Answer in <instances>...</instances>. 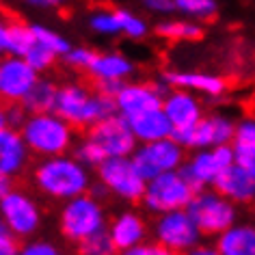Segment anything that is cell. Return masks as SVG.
Returning a JSON list of instances; mask_svg holds the SVG:
<instances>
[{"mask_svg":"<svg viewBox=\"0 0 255 255\" xmlns=\"http://www.w3.org/2000/svg\"><path fill=\"white\" fill-rule=\"evenodd\" d=\"M30 180L39 195L63 203L91 190L93 169L82 164L74 154L46 156L33 164Z\"/></svg>","mask_w":255,"mask_h":255,"instance_id":"cell-1","label":"cell"},{"mask_svg":"<svg viewBox=\"0 0 255 255\" xmlns=\"http://www.w3.org/2000/svg\"><path fill=\"white\" fill-rule=\"evenodd\" d=\"M54 111L76 130H87L102 119L117 115V102L98 89H89L82 82H63L59 85Z\"/></svg>","mask_w":255,"mask_h":255,"instance_id":"cell-2","label":"cell"},{"mask_svg":"<svg viewBox=\"0 0 255 255\" xmlns=\"http://www.w3.org/2000/svg\"><path fill=\"white\" fill-rule=\"evenodd\" d=\"M30 154L37 158L72 154L76 141V128L65 121L56 111L30 113L20 128Z\"/></svg>","mask_w":255,"mask_h":255,"instance_id":"cell-3","label":"cell"},{"mask_svg":"<svg viewBox=\"0 0 255 255\" xmlns=\"http://www.w3.org/2000/svg\"><path fill=\"white\" fill-rule=\"evenodd\" d=\"M56 223L63 238L72 245H78L89 236L104 232L108 227V212L102 199L91 193H82L61 203Z\"/></svg>","mask_w":255,"mask_h":255,"instance_id":"cell-4","label":"cell"},{"mask_svg":"<svg viewBox=\"0 0 255 255\" xmlns=\"http://www.w3.org/2000/svg\"><path fill=\"white\" fill-rule=\"evenodd\" d=\"M186 210L203 234V238H216L221 232H225L229 225L238 221V206L229 201L225 195H221L214 186L195 190Z\"/></svg>","mask_w":255,"mask_h":255,"instance_id":"cell-5","label":"cell"},{"mask_svg":"<svg viewBox=\"0 0 255 255\" xmlns=\"http://www.w3.org/2000/svg\"><path fill=\"white\" fill-rule=\"evenodd\" d=\"M95 180L102 182L108 190V195L124 203H141L147 180L136 169L132 156H115L106 158L104 162L95 169Z\"/></svg>","mask_w":255,"mask_h":255,"instance_id":"cell-6","label":"cell"},{"mask_svg":"<svg viewBox=\"0 0 255 255\" xmlns=\"http://www.w3.org/2000/svg\"><path fill=\"white\" fill-rule=\"evenodd\" d=\"M195 195V188L182 175V171H164V173L147 180L141 206L147 214L158 216L171 210L186 208Z\"/></svg>","mask_w":255,"mask_h":255,"instance_id":"cell-7","label":"cell"},{"mask_svg":"<svg viewBox=\"0 0 255 255\" xmlns=\"http://www.w3.org/2000/svg\"><path fill=\"white\" fill-rule=\"evenodd\" d=\"M236 162L234 145H216V147L193 149V154L186 156V160L180 167L182 175L190 182L195 190L214 186V182L221 177L225 169Z\"/></svg>","mask_w":255,"mask_h":255,"instance_id":"cell-8","label":"cell"},{"mask_svg":"<svg viewBox=\"0 0 255 255\" xmlns=\"http://www.w3.org/2000/svg\"><path fill=\"white\" fill-rule=\"evenodd\" d=\"M82 138H87L95 149L102 154V158H115V156H132L136 149V136L132 132L130 124L121 115H113L108 119H102L91 128H87Z\"/></svg>","mask_w":255,"mask_h":255,"instance_id":"cell-9","label":"cell"},{"mask_svg":"<svg viewBox=\"0 0 255 255\" xmlns=\"http://www.w3.org/2000/svg\"><path fill=\"white\" fill-rule=\"evenodd\" d=\"M0 219L9 225L20 240L35 238L43 225V210L41 203L30 193L22 188H13L0 201Z\"/></svg>","mask_w":255,"mask_h":255,"instance_id":"cell-10","label":"cell"},{"mask_svg":"<svg viewBox=\"0 0 255 255\" xmlns=\"http://www.w3.org/2000/svg\"><path fill=\"white\" fill-rule=\"evenodd\" d=\"M151 238L156 242H160V245H164L167 249H171V251L182 255V253H186L188 249H193L195 245H199L203 240V234L199 232V227L195 225L188 210L182 208V210H171V212L154 216V223H151Z\"/></svg>","mask_w":255,"mask_h":255,"instance_id":"cell-11","label":"cell"},{"mask_svg":"<svg viewBox=\"0 0 255 255\" xmlns=\"http://www.w3.org/2000/svg\"><path fill=\"white\" fill-rule=\"evenodd\" d=\"M186 151L188 149L182 143H177L173 136H167L160 141L138 143L136 149L132 151V160L145 180H151L164 171L180 169L186 160Z\"/></svg>","mask_w":255,"mask_h":255,"instance_id":"cell-12","label":"cell"},{"mask_svg":"<svg viewBox=\"0 0 255 255\" xmlns=\"http://www.w3.org/2000/svg\"><path fill=\"white\" fill-rule=\"evenodd\" d=\"M162 111L167 115V119L171 121V128H173V134L171 136L177 143H184L188 132L206 115L199 95L193 91H186V89H175V87H169V91L164 93Z\"/></svg>","mask_w":255,"mask_h":255,"instance_id":"cell-13","label":"cell"},{"mask_svg":"<svg viewBox=\"0 0 255 255\" xmlns=\"http://www.w3.org/2000/svg\"><path fill=\"white\" fill-rule=\"evenodd\" d=\"M169 91V85L164 80L149 82V80H128L115 95L117 102V113L121 117L130 119L141 113L162 108L164 93Z\"/></svg>","mask_w":255,"mask_h":255,"instance_id":"cell-14","label":"cell"},{"mask_svg":"<svg viewBox=\"0 0 255 255\" xmlns=\"http://www.w3.org/2000/svg\"><path fill=\"white\" fill-rule=\"evenodd\" d=\"M39 76L41 74L24 56L4 54L0 59V100L7 104L24 102Z\"/></svg>","mask_w":255,"mask_h":255,"instance_id":"cell-15","label":"cell"},{"mask_svg":"<svg viewBox=\"0 0 255 255\" xmlns=\"http://www.w3.org/2000/svg\"><path fill=\"white\" fill-rule=\"evenodd\" d=\"M236 124L238 119L225 111L206 113L199 119L188 136L184 138V147L186 149H203V147H216V145H232L236 134Z\"/></svg>","mask_w":255,"mask_h":255,"instance_id":"cell-16","label":"cell"},{"mask_svg":"<svg viewBox=\"0 0 255 255\" xmlns=\"http://www.w3.org/2000/svg\"><path fill=\"white\" fill-rule=\"evenodd\" d=\"M108 234L115 242V247L119 251H126V249H132L136 245H141L149 238L151 227L149 221L143 212H138L136 208H126L119 210L115 216L108 219Z\"/></svg>","mask_w":255,"mask_h":255,"instance_id":"cell-17","label":"cell"},{"mask_svg":"<svg viewBox=\"0 0 255 255\" xmlns=\"http://www.w3.org/2000/svg\"><path fill=\"white\" fill-rule=\"evenodd\" d=\"M30 149L22 132L15 128L0 130V175L20 177L30 164Z\"/></svg>","mask_w":255,"mask_h":255,"instance_id":"cell-18","label":"cell"},{"mask_svg":"<svg viewBox=\"0 0 255 255\" xmlns=\"http://www.w3.org/2000/svg\"><path fill=\"white\" fill-rule=\"evenodd\" d=\"M162 80L169 87L186 89L197 95H206V98H221L227 91V82L221 76L206 74V72H184V69H169L162 74Z\"/></svg>","mask_w":255,"mask_h":255,"instance_id":"cell-19","label":"cell"},{"mask_svg":"<svg viewBox=\"0 0 255 255\" xmlns=\"http://www.w3.org/2000/svg\"><path fill=\"white\" fill-rule=\"evenodd\" d=\"M214 188L221 195H225L236 206H255V177L242 169L238 162H234L229 169L221 173V177L214 182Z\"/></svg>","mask_w":255,"mask_h":255,"instance_id":"cell-20","label":"cell"},{"mask_svg":"<svg viewBox=\"0 0 255 255\" xmlns=\"http://www.w3.org/2000/svg\"><path fill=\"white\" fill-rule=\"evenodd\" d=\"M134 63L121 52H95L87 74L95 85L98 82H128L134 76Z\"/></svg>","mask_w":255,"mask_h":255,"instance_id":"cell-21","label":"cell"},{"mask_svg":"<svg viewBox=\"0 0 255 255\" xmlns=\"http://www.w3.org/2000/svg\"><path fill=\"white\" fill-rule=\"evenodd\" d=\"M221 255H255V223L236 221L214 238Z\"/></svg>","mask_w":255,"mask_h":255,"instance_id":"cell-22","label":"cell"},{"mask_svg":"<svg viewBox=\"0 0 255 255\" xmlns=\"http://www.w3.org/2000/svg\"><path fill=\"white\" fill-rule=\"evenodd\" d=\"M128 124H130L138 143L160 141V138H167V136L173 134L171 121L167 119V115H164L162 108H156V111H147V113L136 115V117H130Z\"/></svg>","mask_w":255,"mask_h":255,"instance_id":"cell-23","label":"cell"},{"mask_svg":"<svg viewBox=\"0 0 255 255\" xmlns=\"http://www.w3.org/2000/svg\"><path fill=\"white\" fill-rule=\"evenodd\" d=\"M56 93H59V85L50 78L39 76V80L35 82V87L30 89V93L24 98V108L30 113H48L54 111L56 104Z\"/></svg>","mask_w":255,"mask_h":255,"instance_id":"cell-24","label":"cell"},{"mask_svg":"<svg viewBox=\"0 0 255 255\" xmlns=\"http://www.w3.org/2000/svg\"><path fill=\"white\" fill-rule=\"evenodd\" d=\"M156 35L167 41H199L203 28L195 20H162L156 24Z\"/></svg>","mask_w":255,"mask_h":255,"instance_id":"cell-25","label":"cell"},{"mask_svg":"<svg viewBox=\"0 0 255 255\" xmlns=\"http://www.w3.org/2000/svg\"><path fill=\"white\" fill-rule=\"evenodd\" d=\"M35 41L37 39L33 33V24H24V22H9L7 24V54L24 56L33 48Z\"/></svg>","mask_w":255,"mask_h":255,"instance_id":"cell-26","label":"cell"},{"mask_svg":"<svg viewBox=\"0 0 255 255\" xmlns=\"http://www.w3.org/2000/svg\"><path fill=\"white\" fill-rule=\"evenodd\" d=\"M74 247H76V255H117L119 253V249L115 247L108 229L89 236V238L80 240Z\"/></svg>","mask_w":255,"mask_h":255,"instance_id":"cell-27","label":"cell"},{"mask_svg":"<svg viewBox=\"0 0 255 255\" xmlns=\"http://www.w3.org/2000/svg\"><path fill=\"white\" fill-rule=\"evenodd\" d=\"M115 15H117V24H119V35H126L128 39H143L149 33L147 22L141 15L126 9H115Z\"/></svg>","mask_w":255,"mask_h":255,"instance_id":"cell-28","label":"cell"},{"mask_svg":"<svg viewBox=\"0 0 255 255\" xmlns=\"http://www.w3.org/2000/svg\"><path fill=\"white\" fill-rule=\"evenodd\" d=\"M175 11L190 20H210L216 15V0H175Z\"/></svg>","mask_w":255,"mask_h":255,"instance_id":"cell-29","label":"cell"},{"mask_svg":"<svg viewBox=\"0 0 255 255\" xmlns=\"http://www.w3.org/2000/svg\"><path fill=\"white\" fill-rule=\"evenodd\" d=\"M33 33L37 37V41H41L43 46H48L54 54H59L61 59L69 52V48H72V43H69L61 33H56L54 28L43 26V24H33Z\"/></svg>","mask_w":255,"mask_h":255,"instance_id":"cell-30","label":"cell"},{"mask_svg":"<svg viewBox=\"0 0 255 255\" xmlns=\"http://www.w3.org/2000/svg\"><path fill=\"white\" fill-rule=\"evenodd\" d=\"M35 39H37V37H35ZM24 59H26L39 74H43V72H48V69H52V67H54V63L59 61L61 56H59V54H54L52 50H50L48 46H43L41 41H35V43H33V48H30L28 52L24 54Z\"/></svg>","mask_w":255,"mask_h":255,"instance_id":"cell-31","label":"cell"},{"mask_svg":"<svg viewBox=\"0 0 255 255\" xmlns=\"http://www.w3.org/2000/svg\"><path fill=\"white\" fill-rule=\"evenodd\" d=\"M89 28L98 35H104V37H115L119 35V24H117V15H115V9L113 11H106V9H100V11H93L89 15Z\"/></svg>","mask_w":255,"mask_h":255,"instance_id":"cell-32","label":"cell"},{"mask_svg":"<svg viewBox=\"0 0 255 255\" xmlns=\"http://www.w3.org/2000/svg\"><path fill=\"white\" fill-rule=\"evenodd\" d=\"M234 147H249L255 149V115L251 117H242L236 124V134H234Z\"/></svg>","mask_w":255,"mask_h":255,"instance_id":"cell-33","label":"cell"},{"mask_svg":"<svg viewBox=\"0 0 255 255\" xmlns=\"http://www.w3.org/2000/svg\"><path fill=\"white\" fill-rule=\"evenodd\" d=\"M20 255H65V253L61 251V247L56 242L35 236V238H28L22 242Z\"/></svg>","mask_w":255,"mask_h":255,"instance_id":"cell-34","label":"cell"},{"mask_svg":"<svg viewBox=\"0 0 255 255\" xmlns=\"http://www.w3.org/2000/svg\"><path fill=\"white\" fill-rule=\"evenodd\" d=\"M93 56H95V50L91 48H85V46H72L69 48V52L63 56V61L67 63V67H72L76 69V72H87L89 65H91V61H93Z\"/></svg>","mask_w":255,"mask_h":255,"instance_id":"cell-35","label":"cell"},{"mask_svg":"<svg viewBox=\"0 0 255 255\" xmlns=\"http://www.w3.org/2000/svg\"><path fill=\"white\" fill-rule=\"evenodd\" d=\"M22 240L11 232L9 225L0 219V255H20Z\"/></svg>","mask_w":255,"mask_h":255,"instance_id":"cell-36","label":"cell"},{"mask_svg":"<svg viewBox=\"0 0 255 255\" xmlns=\"http://www.w3.org/2000/svg\"><path fill=\"white\" fill-rule=\"evenodd\" d=\"M117 255H180V253L171 251V249H167L164 245H160V242H156V240H145V242H141V245H136L132 249L119 251Z\"/></svg>","mask_w":255,"mask_h":255,"instance_id":"cell-37","label":"cell"},{"mask_svg":"<svg viewBox=\"0 0 255 255\" xmlns=\"http://www.w3.org/2000/svg\"><path fill=\"white\" fill-rule=\"evenodd\" d=\"M7 117H9V128L20 130L22 124L28 117V111L24 108L22 102H17V104H7Z\"/></svg>","mask_w":255,"mask_h":255,"instance_id":"cell-38","label":"cell"},{"mask_svg":"<svg viewBox=\"0 0 255 255\" xmlns=\"http://www.w3.org/2000/svg\"><path fill=\"white\" fill-rule=\"evenodd\" d=\"M234 154H236V162H238L242 169H247L249 173L255 177V149H249V147H234Z\"/></svg>","mask_w":255,"mask_h":255,"instance_id":"cell-39","label":"cell"},{"mask_svg":"<svg viewBox=\"0 0 255 255\" xmlns=\"http://www.w3.org/2000/svg\"><path fill=\"white\" fill-rule=\"evenodd\" d=\"M143 7L156 15H169L175 11V0H143Z\"/></svg>","mask_w":255,"mask_h":255,"instance_id":"cell-40","label":"cell"},{"mask_svg":"<svg viewBox=\"0 0 255 255\" xmlns=\"http://www.w3.org/2000/svg\"><path fill=\"white\" fill-rule=\"evenodd\" d=\"M182 255H221V251L219 249H216V245L212 242V245H210V242H199V245H195L193 249H188L186 253H182Z\"/></svg>","mask_w":255,"mask_h":255,"instance_id":"cell-41","label":"cell"},{"mask_svg":"<svg viewBox=\"0 0 255 255\" xmlns=\"http://www.w3.org/2000/svg\"><path fill=\"white\" fill-rule=\"evenodd\" d=\"M24 2L33 9H59L67 4V0H24Z\"/></svg>","mask_w":255,"mask_h":255,"instance_id":"cell-42","label":"cell"},{"mask_svg":"<svg viewBox=\"0 0 255 255\" xmlns=\"http://www.w3.org/2000/svg\"><path fill=\"white\" fill-rule=\"evenodd\" d=\"M13 188H15L13 177H9V175H0V201H2L4 197H7Z\"/></svg>","mask_w":255,"mask_h":255,"instance_id":"cell-43","label":"cell"},{"mask_svg":"<svg viewBox=\"0 0 255 255\" xmlns=\"http://www.w3.org/2000/svg\"><path fill=\"white\" fill-rule=\"evenodd\" d=\"M7 24L2 17H0V59L7 54Z\"/></svg>","mask_w":255,"mask_h":255,"instance_id":"cell-44","label":"cell"},{"mask_svg":"<svg viewBox=\"0 0 255 255\" xmlns=\"http://www.w3.org/2000/svg\"><path fill=\"white\" fill-rule=\"evenodd\" d=\"M9 128V117H7V102L0 100V130Z\"/></svg>","mask_w":255,"mask_h":255,"instance_id":"cell-45","label":"cell"}]
</instances>
